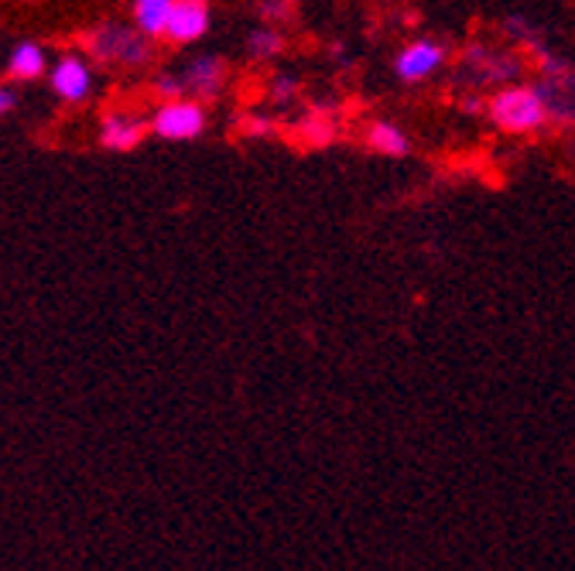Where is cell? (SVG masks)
Listing matches in <instances>:
<instances>
[{"label": "cell", "instance_id": "obj_1", "mask_svg": "<svg viewBox=\"0 0 575 571\" xmlns=\"http://www.w3.org/2000/svg\"><path fill=\"white\" fill-rule=\"evenodd\" d=\"M82 52L103 65L120 69H138L151 62L154 55V38H148L138 24H120V21H100L87 34H82Z\"/></svg>", "mask_w": 575, "mask_h": 571}, {"label": "cell", "instance_id": "obj_2", "mask_svg": "<svg viewBox=\"0 0 575 571\" xmlns=\"http://www.w3.org/2000/svg\"><path fill=\"white\" fill-rule=\"evenodd\" d=\"M486 116L504 134H534L548 124V103L538 86L507 83L486 103Z\"/></svg>", "mask_w": 575, "mask_h": 571}, {"label": "cell", "instance_id": "obj_3", "mask_svg": "<svg viewBox=\"0 0 575 571\" xmlns=\"http://www.w3.org/2000/svg\"><path fill=\"white\" fill-rule=\"evenodd\" d=\"M148 124L151 134L161 141H195L202 137L205 124H210V113H205V103L195 96H175L158 103L148 116Z\"/></svg>", "mask_w": 575, "mask_h": 571}, {"label": "cell", "instance_id": "obj_4", "mask_svg": "<svg viewBox=\"0 0 575 571\" xmlns=\"http://www.w3.org/2000/svg\"><path fill=\"white\" fill-rule=\"evenodd\" d=\"M49 86L52 93L69 103V106H79V103H87L93 96V86H97V79H93V65H90V55L87 52H65L59 55V62L49 69Z\"/></svg>", "mask_w": 575, "mask_h": 571}, {"label": "cell", "instance_id": "obj_5", "mask_svg": "<svg viewBox=\"0 0 575 571\" xmlns=\"http://www.w3.org/2000/svg\"><path fill=\"white\" fill-rule=\"evenodd\" d=\"M213 24L210 0H172L169 24H164V42L172 45H195Z\"/></svg>", "mask_w": 575, "mask_h": 571}, {"label": "cell", "instance_id": "obj_6", "mask_svg": "<svg viewBox=\"0 0 575 571\" xmlns=\"http://www.w3.org/2000/svg\"><path fill=\"white\" fill-rule=\"evenodd\" d=\"M448 59V49L442 42H432V38H418V42H407L397 59H394V72L401 83L415 86V83H425L428 75H435Z\"/></svg>", "mask_w": 575, "mask_h": 571}, {"label": "cell", "instance_id": "obj_7", "mask_svg": "<svg viewBox=\"0 0 575 571\" xmlns=\"http://www.w3.org/2000/svg\"><path fill=\"white\" fill-rule=\"evenodd\" d=\"M463 69L476 72V83L480 86H507L521 79V62L514 55L504 52H493L490 45L476 42L463 52Z\"/></svg>", "mask_w": 575, "mask_h": 571}, {"label": "cell", "instance_id": "obj_8", "mask_svg": "<svg viewBox=\"0 0 575 571\" xmlns=\"http://www.w3.org/2000/svg\"><path fill=\"white\" fill-rule=\"evenodd\" d=\"M179 75H182L185 96H195L202 103H210V100H216L223 93L230 69H226V62L220 55H199Z\"/></svg>", "mask_w": 575, "mask_h": 571}, {"label": "cell", "instance_id": "obj_9", "mask_svg": "<svg viewBox=\"0 0 575 571\" xmlns=\"http://www.w3.org/2000/svg\"><path fill=\"white\" fill-rule=\"evenodd\" d=\"M151 134V124L141 120L138 113H128V110H110L103 120H100V147L107 151H134L144 137Z\"/></svg>", "mask_w": 575, "mask_h": 571}, {"label": "cell", "instance_id": "obj_10", "mask_svg": "<svg viewBox=\"0 0 575 571\" xmlns=\"http://www.w3.org/2000/svg\"><path fill=\"white\" fill-rule=\"evenodd\" d=\"M295 144L302 147H329L336 141V120H333V106H312L299 124L292 128Z\"/></svg>", "mask_w": 575, "mask_h": 571}, {"label": "cell", "instance_id": "obj_11", "mask_svg": "<svg viewBox=\"0 0 575 571\" xmlns=\"http://www.w3.org/2000/svg\"><path fill=\"white\" fill-rule=\"evenodd\" d=\"M41 75H49V52L38 42H18L8 52V79H14V83H34Z\"/></svg>", "mask_w": 575, "mask_h": 571}, {"label": "cell", "instance_id": "obj_12", "mask_svg": "<svg viewBox=\"0 0 575 571\" xmlns=\"http://www.w3.org/2000/svg\"><path fill=\"white\" fill-rule=\"evenodd\" d=\"M366 147L387 157H404L411 151V137L397 124H391V120H377V124L366 128Z\"/></svg>", "mask_w": 575, "mask_h": 571}, {"label": "cell", "instance_id": "obj_13", "mask_svg": "<svg viewBox=\"0 0 575 571\" xmlns=\"http://www.w3.org/2000/svg\"><path fill=\"white\" fill-rule=\"evenodd\" d=\"M169 11H172V0H134V24L158 42V38H164Z\"/></svg>", "mask_w": 575, "mask_h": 571}, {"label": "cell", "instance_id": "obj_14", "mask_svg": "<svg viewBox=\"0 0 575 571\" xmlns=\"http://www.w3.org/2000/svg\"><path fill=\"white\" fill-rule=\"evenodd\" d=\"M281 52H284V34L278 31V24H264L246 38V55L254 62H274Z\"/></svg>", "mask_w": 575, "mask_h": 571}, {"label": "cell", "instance_id": "obj_15", "mask_svg": "<svg viewBox=\"0 0 575 571\" xmlns=\"http://www.w3.org/2000/svg\"><path fill=\"white\" fill-rule=\"evenodd\" d=\"M236 128L246 141H271L278 134V120L264 116V113H246V116H240Z\"/></svg>", "mask_w": 575, "mask_h": 571}, {"label": "cell", "instance_id": "obj_16", "mask_svg": "<svg viewBox=\"0 0 575 571\" xmlns=\"http://www.w3.org/2000/svg\"><path fill=\"white\" fill-rule=\"evenodd\" d=\"M299 93H302V83H299V75H292V72H274V75L268 79V96H271V103H278V106L292 103Z\"/></svg>", "mask_w": 575, "mask_h": 571}, {"label": "cell", "instance_id": "obj_17", "mask_svg": "<svg viewBox=\"0 0 575 571\" xmlns=\"http://www.w3.org/2000/svg\"><path fill=\"white\" fill-rule=\"evenodd\" d=\"M258 11H261L264 24H284L292 18V0H261Z\"/></svg>", "mask_w": 575, "mask_h": 571}, {"label": "cell", "instance_id": "obj_18", "mask_svg": "<svg viewBox=\"0 0 575 571\" xmlns=\"http://www.w3.org/2000/svg\"><path fill=\"white\" fill-rule=\"evenodd\" d=\"M154 93L161 100H175V96H185V86H182V75L179 72H161L154 79Z\"/></svg>", "mask_w": 575, "mask_h": 571}, {"label": "cell", "instance_id": "obj_19", "mask_svg": "<svg viewBox=\"0 0 575 571\" xmlns=\"http://www.w3.org/2000/svg\"><path fill=\"white\" fill-rule=\"evenodd\" d=\"M504 31H507L511 38H521V42H531V38H538V34H534V28H531V21H527V18H517V14H511V18L504 21Z\"/></svg>", "mask_w": 575, "mask_h": 571}, {"label": "cell", "instance_id": "obj_20", "mask_svg": "<svg viewBox=\"0 0 575 571\" xmlns=\"http://www.w3.org/2000/svg\"><path fill=\"white\" fill-rule=\"evenodd\" d=\"M486 103H490V100H483L480 93H470V96H463V100H460V106H463V113H466V116H480V113H486Z\"/></svg>", "mask_w": 575, "mask_h": 571}, {"label": "cell", "instance_id": "obj_21", "mask_svg": "<svg viewBox=\"0 0 575 571\" xmlns=\"http://www.w3.org/2000/svg\"><path fill=\"white\" fill-rule=\"evenodd\" d=\"M14 103H18L14 90H11V86H4V83H0V116H8V113L14 110Z\"/></svg>", "mask_w": 575, "mask_h": 571}, {"label": "cell", "instance_id": "obj_22", "mask_svg": "<svg viewBox=\"0 0 575 571\" xmlns=\"http://www.w3.org/2000/svg\"><path fill=\"white\" fill-rule=\"evenodd\" d=\"M333 59H336V62H346V49H343L340 42L333 45Z\"/></svg>", "mask_w": 575, "mask_h": 571}, {"label": "cell", "instance_id": "obj_23", "mask_svg": "<svg viewBox=\"0 0 575 571\" xmlns=\"http://www.w3.org/2000/svg\"><path fill=\"white\" fill-rule=\"evenodd\" d=\"M24 4H34V0H24Z\"/></svg>", "mask_w": 575, "mask_h": 571}]
</instances>
